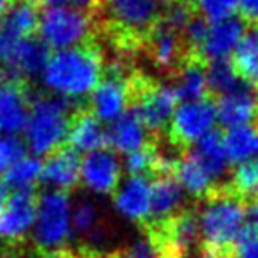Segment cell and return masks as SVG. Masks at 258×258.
<instances>
[{
	"instance_id": "484cf974",
	"label": "cell",
	"mask_w": 258,
	"mask_h": 258,
	"mask_svg": "<svg viewBox=\"0 0 258 258\" xmlns=\"http://www.w3.org/2000/svg\"><path fill=\"white\" fill-rule=\"evenodd\" d=\"M207 82L211 94L218 97L251 85L246 80H242V76L233 66L232 58H218V60L207 62Z\"/></svg>"
},
{
	"instance_id": "8fae6325",
	"label": "cell",
	"mask_w": 258,
	"mask_h": 258,
	"mask_svg": "<svg viewBox=\"0 0 258 258\" xmlns=\"http://www.w3.org/2000/svg\"><path fill=\"white\" fill-rule=\"evenodd\" d=\"M129 75H110L104 73V78L96 87L89 99V110L103 122H113L133 104V85Z\"/></svg>"
},
{
	"instance_id": "83f0119b",
	"label": "cell",
	"mask_w": 258,
	"mask_h": 258,
	"mask_svg": "<svg viewBox=\"0 0 258 258\" xmlns=\"http://www.w3.org/2000/svg\"><path fill=\"white\" fill-rule=\"evenodd\" d=\"M44 161L39 156H25L8 173L4 182L13 191H34L39 182H43Z\"/></svg>"
},
{
	"instance_id": "ab89813d",
	"label": "cell",
	"mask_w": 258,
	"mask_h": 258,
	"mask_svg": "<svg viewBox=\"0 0 258 258\" xmlns=\"http://www.w3.org/2000/svg\"><path fill=\"white\" fill-rule=\"evenodd\" d=\"M173 2H177V0H161V4L166 6V8H168V6H172Z\"/></svg>"
},
{
	"instance_id": "52a82bcc",
	"label": "cell",
	"mask_w": 258,
	"mask_h": 258,
	"mask_svg": "<svg viewBox=\"0 0 258 258\" xmlns=\"http://www.w3.org/2000/svg\"><path fill=\"white\" fill-rule=\"evenodd\" d=\"M96 13L76 8H44L41 13L39 37L51 50H68L90 43L96 29Z\"/></svg>"
},
{
	"instance_id": "74e56055",
	"label": "cell",
	"mask_w": 258,
	"mask_h": 258,
	"mask_svg": "<svg viewBox=\"0 0 258 258\" xmlns=\"http://www.w3.org/2000/svg\"><path fill=\"white\" fill-rule=\"evenodd\" d=\"M8 189L9 187L6 186V182H4V179H0V212H2V209H4V205H6V202H8Z\"/></svg>"
},
{
	"instance_id": "7c38bea8",
	"label": "cell",
	"mask_w": 258,
	"mask_h": 258,
	"mask_svg": "<svg viewBox=\"0 0 258 258\" xmlns=\"http://www.w3.org/2000/svg\"><path fill=\"white\" fill-rule=\"evenodd\" d=\"M122 168L117 152L110 149L85 154L82 159V182L96 195H111L122 182Z\"/></svg>"
},
{
	"instance_id": "e575fe53",
	"label": "cell",
	"mask_w": 258,
	"mask_h": 258,
	"mask_svg": "<svg viewBox=\"0 0 258 258\" xmlns=\"http://www.w3.org/2000/svg\"><path fill=\"white\" fill-rule=\"evenodd\" d=\"M239 15L247 25H258V0H239Z\"/></svg>"
},
{
	"instance_id": "d6a6232c",
	"label": "cell",
	"mask_w": 258,
	"mask_h": 258,
	"mask_svg": "<svg viewBox=\"0 0 258 258\" xmlns=\"http://www.w3.org/2000/svg\"><path fill=\"white\" fill-rule=\"evenodd\" d=\"M195 9L214 23L232 18L239 9V0H195Z\"/></svg>"
},
{
	"instance_id": "9a60e30c",
	"label": "cell",
	"mask_w": 258,
	"mask_h": 258,
	"mask_svg": "<svg viewBox=\"0 0 258 258\" xmlns=\"http://www.w3.org/2000/svg\"><path fill=\"white\" fill-rule=\"evenodd\" d=\"M32 97L27 83L2 80L0 82V135L25 133L30 117Z\"/></svg>"
},
{
	"instance_id": "1f68e13d",
	"label": "cell",
	"mask_w": 258,
	"mask_h": 258,
	"mask_svg": "<svg viewBox=\"0 0 258 258\" xmlns=\"http://www.w3.org/2000/svg\"><path fill=\"white\" fill-rule=\"evenodd\" d=\"M27 142L16 135H0V175H6L16 163L27 156Z\"/></svg>"
},
{
	"instance_id": "4316f807",
	"label": "cell",
	"mask_w": 258,
	"mask_h": 258,
	"mask_svg": "<svg viewBox=\"0 0 258 258\" xmlns=\"http://www.w3.org/2000/svg\"><path fill=\"white\" fill-rule=\"evenodd\" d=\"M233 66L247 83L258 85V25H249L237 50L233 51Z\"/></svg>"
},
{
	"instance_id": "4dcf8cb0",
	"label": "cell",
	"mask_w": 258,
	"mask_h": 258,
	"mask_svg": "<svg viewBox=\"0 0 258 258\" xmlns=\"http://www.w3.org/2000/svg\"><path fill=\"white\" fill-rule=\"evenodd\" d=\"M73 226L83 235H89L92 239H99V212L94 202L80 200L73 209Z\"/></svg>"
},
{
	"instance_id": "44dd1931",
	"label": "cell",
	"mask_w": 258,
	"mask_h": 258,
	"mask_svg": "<svg viewBox=\"0 0 258 258\" xmlns=\"http://www.w3.org/2000/svg\"><path fill=\"white\" fill-rule=\"evenodd\" d=\"M173 175L182 184V187L186 189L187 195H191L195 198H200V200H204L216 187L221 186V182H218L214 179V175L200 161V158H198L193 149H187V151L180 152Z\"/></svg>"
},
{
	"instance_id": "7a4b0ae2",
	"label": "cell",
	"mask_w": 258,
	"mask_h": 258,
	"mask_svg": "<svg viewBox=\"0 0 258 258\" xmlns=\"http://www.w3.org/2000/svg\"><path fill=\"white\" fill-rule=\"evenodd\" d=\"M104 73L106 62L101 46L87 43L55 51L48 60L41 80L53 96L78 103L96 90L104 78Z\"/></svg>"
},
{
	"instance_id": "2e32d148",
	"label": "cell",
	"mask_w": 258,
	"mask_h": 258,
	"mask_svg": "<svg viewBox=\"0 0 258 258\" xmlns=\"http://www.w3.org/2000/svg\"><path fill=\"white\" fill-rule=\"evenodd\" d=\"M43 182L57 191L69 193L82 182V158L80 152L69 145L57 149L46 156L43 170Z\"/></svg>"
},
{
	"instance_id": "d6986e66",
	"label": "cell",
	"mask_w": 258,
	"mask_h": 258,
	"mask_svg": "<svg viewBox=\"0 0 258 258\" xmlns=\"http://www.w3.org/2000/svg\"><path fill=\"white\" fill-rule=\"evenodd\" d=\"M216 110H218L219 124L226 129L251 124L258 118L256 89L253 85H247L232 94L218 97Z\"/></svg>"
},
{
	"instance_id": "60d3db41",
	"label": "cell",
	"mask_w": 258,
	"mask_h": 258,
	"mask_svg": "<svg viewBox=\"0 0 258 258\" xmlns=\"http://www.w3.org/2000/svg\"><path fill=\"white\" fill-rule=\"evenodd\" d=\"M179 2H184V4H191V6H195V0H179Z\"/></svg>"
},
{
	"instance_id": "f35d334b",
	"label": "cell",
	"mask_w": 258,
	"mask_h": 258,
	"mask_svg": "<svg viewBox=\"0 0 258 258\" xmlns=\"http://www.w3.org/2000/svg\"><path fill=\"white\" fill-rule=\"evenodd\" d=\"M13 2H15V0H0V22H2V18L6 16V13L11 9Z\"/></svg>"
},
{
	"instance_id": "30bf717a",
	"label": "cell",
	"mask_w": 258,
	"mask_h": 258,
	"mask_svg": "<svg viewBox=\"0 0 258 258\" xmlns=\"http://www.w3.org/2000/svg\"><path fill=\"white\" fill-rule=\"evenodd\" d=\"M144 48L147 50L152 66L168 76H173L182 68L184 62L195 57L184 41L182 32L170 29L163 22H159L149 34Z\"/></svg>"
},
{
	"instance_id": "d590c367",
	"label": "cell",
	"mask_w": 258,
	"mask_h": 258,
	"mask_svg": "<svg viewBox=\"0 0 258 258\" xmlns=\"http://www.w3.org/2000/svg\"><path fill=\"white\" fill-rule=\"evenodd\" d=\"M247 218H249V225L258 232V197L247 205Z\"/></svg>"
},
{
	"instance_id": "3957f363",
	"label": "cell",
	"mask_w": 258,
	"mask_h": 258,
	"mask_svg": "<svg viewBox=\"0 0 258 258\" xmlns=\"http://www.w3.org/2000/svg\"><path fill=\"white\" fill-rule=\"evenodd\" d=\"M161 0H99L97 15L117 44V55L127 58L145 46V39L161 22Z\"/></svg>"
},
{
	"instance_id": "ffe728a7",
	"label": "cell",
	"mask_w": 258,
	"mask_h": 258,
	"mask_svg": "<svg viewBox=\"0 0 258 258\" xmlns=\"http://www.w3.org/2000/svg\"><path fill=\"white\" fill-rule=\"evenodd\" d=\"M151 131L145 127L138 113L129 108L125 113H122L118 118L110 122L108 127V147H111L118 154H131L138 149L151 144L149 140Z\"/></svg>"
},
{
	"instance_id": "e0dca14e",
	"label": "cell",
	"mask_w": 258,
	"mask_h": 258,
	"mask_svg": "<svg viewBox=\"0 0 258 258\" xmlns=\"http://www.w3.org/2000/svg\"><path fill=\"white\" fill-rule=\"evenodd\" d=\"M68 145L80 154H90L106 149L108 129L103 125V120H99L89 108H80L73 115Z\"/></svg>"
},
{
	"instance_id": "cb8c5ba5",
	"label": "cell",
	"mask_w": 258,
	"mask_h": 258,
	"mask_svg": "<svg viewBox=\"0 0 258 258\" xmlns=\"http://www.w3.org/2000/svg\"><path fill=\"white\" fill-rule=\"evenodd\" d=\"M225 147L233 166L249 159H258V120L228 129L225 133Z\"/></svg>"
},
{
	"instance_id": "603a6c76",
	"label": "cell",
	"mask_w": 258,
	"mask_h": 258,
	"mask_svg": "<svg viewBox=\"0 0 258 258\" xmlns=\"http://www.w3.org/2000/svg\"><path fill=\"white\" fill-rule=\"evenodd\" d=\"M172 78V85L180 103L205 99L211 94L207 82V62L198 57H191L189 60L184 62L182 68Z\"/></svg>"
},
{
	"instance_id": "8d00e7d4",
	"label": "cell",
	"mask_w": 258,
	"mask_h": 258,
	"mask_svg": "<svg viewBox=\"0 0 258 258\" xmlns=\"http://www.w3.org/2000/svg\"><path fill=\"white\" fill-rule=\"evenodd\" d=\"M50 258H92V256H90V254L73 253V251H69V249H64V251H60V253L53 254V256H50Z\"/></svg>"
},
{
	"instance_id": "836d02e7",
	"label": "cell",
	"mask_w": 258,
	"mask_h": 258,
	"mask_svg": "<svg viewBox=\"0 0 258 258\" xmlns=\"http://www.w3.org/2000/svg\"><path fill=\"white\" fill-rule=\"evenodd\" d=\"M235 258H258V232L251 225L244 228L237 240Z\"/></svg>"
},
{
	"instance_id": "f546056e",
	"label": "cell",
	"mask_w": 258,
	"mask_h": 258,
	"mask_svg": "<svg viewBox=\"0 0 258 258\" xmlns=\"http://www.w3.org/2000/svg\"><path fill=\"white\" fill-rule=\"evenodd\" d=\"M163 152L151 142L145 147L131 152L124 158V170L129 175H158Z\"/></svg>"
},
{
	"instance_id": "7402d4cb",
	"label": "cell",
	"mask_w": 258,
	"mask_h": 258,
	"mask_svg": "<svg viewBox=\"0 0 258 258\" xmlns=\"http://www.w3.org/2000/svg\"><path fill=\"white\" fill-rule=\"evenodd\" d=\"M186 189L175 175H156L152 179V221H163L184 211Z\"/></svg>"
},
{
	"instance_id": "5b68a950",
	"label": "cell",
	"mask_w": 258,
	"mask_h": 258,
	"mask_svg": "<svg viewBox=\"0 0 258 258\" xmlns=\"http://www.w3.org/2000/svg\"><path fill=\"white\" fill-rule=\"evenodd\" d=\"M73 226V205L69 193L51 189L37 198V216L32 235L37 249L46 258L66 249Z\"/></svg>"
},
{
	"instance_id": "9c48e42d",
	"label": "cell",
	"mask_w": 258,
	"mask_h": 258,
	"mask_svg": "<svg viewBox=\"0 0 258 258\" xmlns=\"http://www.w3.org/2000/svg\"><path fill=\"white\" fill-rule=\"evenodd\" d=\"M145 230L161 251L163 258H186L200 242L198 212L187 209L168 219L149 223Z\"/></svg>"
},
{
	"instance_id": "277c9868",
	"label": "cell",
	"mask_w": 258,
	"mask_h": 258,
	"mask_svg": "<svg viewBox=\"0 0 258 258\" xmlns=\"http://www.w3.org/2000/svg\"><path fill=\"white\" fill-rule=\"evenodd\" d=\"M76 103L53 94L32 99L30 117L25 127V142L34 156H48L68 140Z\"/></svg>"
},
{
	"instance_id": "ac0fdd59",
	"label": "cell",
	"mask_w": 258,
	"mask_h": 258,
	"mask_svg": "<svg viewBox=\"0 0 258 258\" xmlns=\"http://www.w3.org/2000/svg\"><path fill=\"white\" fill-rule=\"evenodd\" d=\"M246 25L242 18H232L221 20V22H211V29H209L207 39L202 48V58L205 62L218 60V58H230L233 51L237 50L239 43L242 41L244 34H246Z\"/></svg>"
},
{
	"instance_id": "d4e9b609",
	"label": "cell",
	"mask_w": 258,
	"mask_h": 258,
	"mask_svg": "<svg viewBox=\"0 0 258 258\" xmlns=\"http://www.w3.org/2000/svg\"><path fill=\"white\" fill-rule=\"evenodd\" d=\"M191 149L197 152L200 161L207 166V170L214 175V179L218 182H221V179L228 172L230 165V159L225 147V135H221V131L214 129V131H211L207 137H204Z\"/></svg>"
},
{
	"instance_id": "4fadbf2b",
	"label": "cell",
	"mask_w": 258,
	"mask_h": 258,
	"mask_svg": "<svg viewBox=\"0 0 258 258\" xmlns=\"http://www.w3.org/2000/svg\"><path fill=\"white\" fill-rule=\"evenodd\" d=\"M37 198L34 191H13L0 212V240L18 242L34 230Z\"/></svg>"
},
{
	"instance_id": "ba28073f",
	"label": "cell",
	"mask_w": 258,
	"mask_h": 258,
	"mask_svg": "<svg viewBox=\"0 0 258 258\" xmlns=\"http://www.w3.org/2000/svg\"><path fill=\"white\" fill-rule=\"evenodd\" d=\"M216 120L218 110L216 101L211 97L179 103L168 125V138L177 151L184 152L214 131Z\"/></svg>"
},
{
	"instance_id": "8992f818",
	"label": "cell",
	"mask_w": 258,
	"mask_h": 258,
	"mask_svg": "<svg viewBox=\"0 0 258 258\" xmlns=\"http://www.w3.org/2000/svg\"><path fill=\"white\" fill-rule=\"evenodd\" d=\"M133 85V108L151 131V135H159L168 131L172 117L179 106V96L172 83H159L147 78L144 73L133 71L131 76Z\"/></svg>"
},
{
	"instance_id": "5bb4252c",
	"label": "cell",
	"mask_w": 258,
	"mask_h": 258,
	"mask_svg": "<svg viewBox=\"0 0 258 258\" xmlns=\"http://www.w3.org/2000/svg\"><path fill=\"white\" fill-rule=\"evenodd\" d=\"M118 214L140 225H149L152 218V180L147 175H129L113 195Z\"/></svg>"
},
{
	"instance_id": "f1b7e54d",
	"label": "cell",
	"mask_w": 258,
	"mask_h": 258,
	"mask_svg": "<svg viewBox=\"0 0 258 258\" xmlns=\"http://www.w3.org/2000/svg\"><path fill=\"white\" fill-rule=\"evenodd\" d=\"M230 187L247 205L258 197V159H249L235 165L228 179Z\"/></svg>"
},
{
	"instance_id": "6da1fadb",
	"label": "cell",
	"mask_w": 258,
	"mask_h": 258,
	"mask_svg": "<svg viewBox=\"0 0 258 258\" xmlns=\"http://www.w3.org/2000/svg\"><path fill=\"white\" fill-rule=\"evenodd\" d=\"M247 202L230 187L228 180L202 200L198 211L200 247L204 258H235V246L247 226Z\"/></svg>"
}]
</instances>
